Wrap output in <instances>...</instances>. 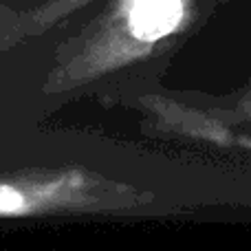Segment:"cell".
I'll return each instance as SVG.
<instances>
[{"label": "cell", "instance_id": "7a4b0ae2", "mask_svg": "<svg viewBox=\"0 0 251 251\" xmlns=\"http://www.w3.org/2000/svg\"><path fill=\"white\" fill-rule=\"evenodd\" d=\"M22 207V196L11 187H0V212H16Z\"/></svg>", "mask_w": 251, "mask_h": 251}, {"label": "cell", "instance_id": "6da1fadb", "mask_svg": "<svg viewBox=\"0 0 251 251\" xmlns=\"http://www.w3.org/2000/svg\"><path fill=\"white\" fill-rule=\"evenodd\" d=\"M183 13L181 0H134L130 9V31L134 38L152 42L172 33Z\"/></svg>", "mask_w": 251, "mask_h": 251}]
</instances>
